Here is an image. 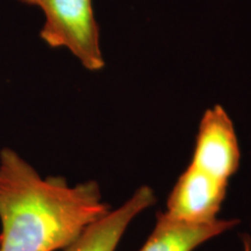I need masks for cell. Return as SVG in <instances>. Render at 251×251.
Listing matches in <instances>:
<instances>
[{"label":"cell","mask_w":251,"mask_h":251,"mask_svg":"<svg viewBox=\"0 0 251 251\" xmlns=\"http://www.w3.org/2000/svg\"><path fill=\"white\" fill-rule=\"evenodd\" d=\"M108 211L97 181L42 177L15 150H0V251L64 249Z\"/></svg>","instance_id":"1"},{"label":"cell","mask_w":251,"mask_h":251,"mask_svg":"<svg viewBox=\"0 0 251 251\" xmlns=\"http://www.w3.org/2000/svg\"><path fill=\"white\" fill-rule=\"evenodd\" d=\"M45 14L40 36L51 48H65L90 71L105 67L92 0H40Z\"/></svg>","instance_id":"2"},{"label":"cell","mask_w":251,"mask_h":251,"mask_svg":"<svg viewBox=\"0 0 251 251\" xmlns=\"http://www.w3.org/2000/svg\"><path fill=\"white\" fill-rule=\"evenodd\" d=\"M241 152L233 121L220 105L203 113L191 165L229 183L240 166Z\"/></svg>","instance_id":"3"},{"label":"cell","mask_w":251,"mask_h":251,"mask_svg":"<svg viewBox=\"0 0 251 251\" xmlns=\"http://www.w3.org/2000/svg\"><path fill=\"white\" fill-rule=\"evenodd\" d=\"M227 188L228 183L188 164L169 196L165 214L187 224L215 221Z\"/></svg>","instance_id":"4"},{"label":"cell","mask_w":251,"mask_h":251,"mask_svg":"<svg viewBox=\"0 0 251 251\" xmlns=\"http://www.w3.org/2000/svg\"><path fill=\"white\" fill-rule=\"evenodd\" d=\"M155 193L149 186H141L114 211L90 224L63 251H115L126 229L135 216L152 206Z\"/></svg>","instance_id":"5"},{"label":"cell","mask_w":251,"mask_h":251,"mask_svg":"<svg viewBox=\"0 0 251 251\" xmlns=\"http://www.w3.org/2000/svg\"><path fill=\"white\" fill-rule=\"evenodd\" d=\"M236 220L187 224L158 213L155 229L140 251H193L202 243L237 225Z\"/></svg>","instance_id":"6"},{"label":"cell","mask_w":251,"mask_h":251,"mask_svg":"<svg viewBox=\"0 0 251 251\" xmlns=\"http://www.w3.org/2000/svg\"><path fill=\"white\" fill-rule=\"evenodd\" d=\"M243 251H251V238L248 235L243 236Z\"/></svg>","instance_id":"7"},{"label":"cell","mask_w":251,"mask_h":251,"mask_svg":"<svg viewBox=\"0 0 251 251\" xmlns=\"http://www.w3.org/2000/svg\"><path fill=\"white\" fill-rule=\"evenodd\" d=\"M19 1L24 2V4H27V5H34V6H37V5H39L40 0H19Z\"/></svg>","instance_id":"8"}]
</instances>
